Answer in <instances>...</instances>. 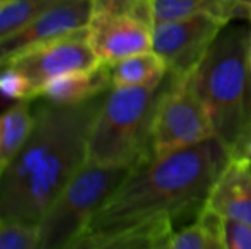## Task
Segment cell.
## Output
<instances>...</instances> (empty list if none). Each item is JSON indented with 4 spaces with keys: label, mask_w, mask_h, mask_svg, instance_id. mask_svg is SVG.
Wrapping results in <instances>:
<instances>
[{
    "label": "cell",
    "mask_w": 251,
    "mask_h": 249,
    "mask_svg": "<svg viewBox=\"0 0 251 249\" xmlns=\"http://www.w3.org/2000/svg\"><path fill=\"white\" fill-rule=\"evenodd\" d=\"M231 160L216 136L132 167L88 225L85 235L110 236L151 220L188 225L203 211L207 197Z\"/></svg>",
    "instance_id": "6da1fadb"
},
{
    "label": "cell",
    "mask_w": 251,
    "mask_h": 249,
    "mask_svg": "<svg viewBox=\"0 0 251 249\" xmlns=\"http://www.w3.org/2000/svg\"><path fill=\"white\" fill-rule=\"evenodd\" d=\"M107 92L78 104L41 98L34 106L31 136L0 172V220L41 222L85 164L90 131Z\"/></svg>",
    "instance_id": "7a4b0ae2"
},
{
    "label": "cell",
    "mask_w": 251,
    "mask_h": 249,
    "mask_svg": "<svg viewBox=\"0 0 251 249\" xmlns=\"http://www.w3.org/2000/svg\"><path fill=\"white\" fill-rule=\"evenodd\" d=\"M251 28L226 25L193 70L196 90L213 132L231 153L240 154L251 136Z\"/></svg>",
    "instance_id": "3957f363"
},
{
    "label": "cell",
    "mask_w": 251,
    "mask_h": 249,
    "mask_svg": "<svg viewBox=\"0 0 251 249\" xmlns=\"http://www.w3.org/2000/svg\"><path fill=\"white\" fill-rule=\"evenodd\" d=\"M171 78L168 72L147 85L112 87L91 126L85 163L135 167L153 157V123Z\"/></svg>",
    "instance_id": "277c9868"
},
{
    "label": "cell",
    "mask_w": 251,
    "mask_h": 249,
    "mask_svg": "<svg viewBox=\"0 0 251 249\" xmlns=\"http://www.w3.org/2000/svg\"><path fill=\"white\" fill-rule=\"evenodd\" d=\"M131 169L85 163L38 223V249H66L74 244Z\"/></svg>",
    "instance_id": "5b68a950"
},
{
    "label": "cell",
    "mask_w": 251,
    "mask_h": 249,
    "mask_svg": "<svg viewBox=\"0 0 251 249\" xmlns=\"http://www.w3.org/2000/svg\"><path fill=\"white\" fill-rule=\"evenodd\" d=\"M213 136L212 120L196 90L193 72L182 78L172 75L153 123V156H165Z\"/></svg>",
    "instance_id": "8992f818"
},
{
    "label": "cell",
    "mask_w": 251,
    "mask_h": 249,
    "mask_svg": "<svg viewBox=\"0 0 251 249\" xmlns=\"http://www.w3.org/2000/svg\"><path fill=\"white\" fill-rule=\"evenodd\" d=\"M0 62L1 68L12 66L29 79L35 98H38L41 88L51 78L69 72L88 70L101 63L90 45L88 26L28 47Z\"/></svg>",
    "instance_id": "52a82bcc"
},
{
    "label": "cell",
    "mask_w": 251,
    "mask_h": 249,
    "mask_svg": "<svg viewBox=\"0 0 251 249\" xmlns=\"http://www.w3.org/2000/svg\"><path fill=\"white\" fill-rule=\"evenodd\" d=\"M231 22L209 13L159 22L153 28V51L176 78L190 75L203 60L222 29Z\"/></svg>",
    "instance_id": "ba28073f"
},
{
    "label": "cell",
    "mask_w": 251,
    "mask_h": 249,
    "mask_svg": "<svg viewBox=\"0 0 251 249\" xmlns=\"http://www.w3.org/2000/svg\"><path fill=\"white\" fill-rule=\"evenodd\" d=\"M91 18V0H59L18 32L0 40V60L28 47L87 28Z\"/></svg>",
    "instance_id": "9c48e42d"
},
{
    "label": "cell",
    "mask_w": 251,
    "mask_h": 249,
    "mask_svg": "<svg viewBox=\"0 0 251 249\" xmlns=\"http://www.w3.org/2000/svg\"><path fill=\"white\" fill-rule=\"evenodd\" d=\"M88 41L101 63L153 50V26L131 16H91Z\"/></svg>",
    "instance_id": "30bf717a"
},
{
    "label": "cell",
    "mask_w": 251,
    "mask_h": 249,
    "mask_svg": "<svg viewBox=\"0 0 251 249\" xmlns=\"http://www.w3.org/2000/svg\"><path fill=\"white\" fill-rule=\"evenodd\" d=\"M204 208L251 226V160L231 157L215 182Z\"/></svg>",
    "instance_id": "8fae6325"
},
{
    "label": "cell",
    "mask_w": 251,
    "mask_h": 249,
    "mask_svg": "<svg viewBox=\"0 0 251 249\" xmlns=\"http://www.w3.org/2000/svg\"><path fill=\"white\" fill-rule=\"evenodd\" d=\"M110 88V66L100 63L88 70H76L51 78L41 88L38 98L54 104H78L104 94Z\"/></svg>",
    "instance_id": "7c38bea8"
},
{
    "label": "cell",
    "mask_w": 251,
    "mask_h": 249,
    "mask_svg": "<svg viewBox=\"0 0 251 249\" xmlns=\"http://www.w3.org/2000/svg\"><path fill=\"white\" fill-rule=\"evenodd\" d=\"M34 100L15 101L0 117V172L18 156L34 129Z\"/></svg>",
    "instance_id": "4fadbf2b"
},
{
    "label": "cell",
    "mask_w": 251,
    "mask_h": 249,
    "mask_svg": "<svg viewBox=\"0 0 251 249\" xmlns=\"http://www.w3.org/2000/svg\"><path fill=\"white\" fill-rule=\"evenodd\" d=\"M199 13H209L226 22L249 18L240 0H154L156 23L182 19Z\"/></svg>",
    "instance_id": "5bb4252c"
},
{
    "label": "cell",
    "mask_w": 251,
    "mask_h": 249,
    "mask_svg": "<svg viewBox=\"0 0 251 249\" xmlns=\"http://www.w3.org/2000/svg\"><path fill=\"white\" fill-rule=\"evenodd\" d=\"M110 66L112 87H137L162 81L168 75L163 59L153 50L118 60Z\"/></svg>",
    "instance_id": "9a60e30c"
},
{
    "label": "cell",
    "mask_w": 251,
    "mask_h": 249,
    "mask_svg": "<svg viewBox=\"0 0 251 249\" xmlns=\"http://www.w3.org/2000/svg\"><path fill=\"white\" fill-rule=\"evenodd\" d=\"M169 248L225 249L222 217L207 208H203L196 220L172 232Z\"/></svg>",
    "instance_id": "2e32d148"
},
{
    "label": "cell",
    "mask_w": 251,
    "mask_h": 249,
    "mask_svg": "<svg viewBox=\"0 0 251 249\" xmlns=\"http://www.w3.org/2000/svg\"><path fill=\"white\" fill-rule=\"evenodd\" d=\"M59 0H0V40L18 32Z\"/></svg>",
    "instance_id": "e0dca14e"
},
{
    "label": "cell",
    "mask_w": 251,
    "mask_h": 249,
    "mask_svg": "<svg viewBox=\"0 0 251 249\" xmlns=\"http://www.w3.org/2000/svg\"><path fill=\"white\" fill-rule=\"evenodd\" d=\"M91 16H131L154 28V0H91Z\"/></svg>",
    "instance_id": "ac0fdd59"
},
{
    "label": "cell",
    "mask_w": 251,
    "mask_h": 249,
    "mask_svg": "<svg viewBox=\"0 0 251 249\" xmlns=\"http://www.w3.org/2000/svg\"><path fill=\"white\" fill-rule=\"evenodd\" d=\"M38 223L0 220V249H38Z\"/></svg>",
    "instance_id": "d6986e66"
},
{
    "label": "cell",
    "mask_w": 251,
    "mask_h": 249,
    "mask_svg": "<svg viewBox=\"0 0 251 249\" xmlns=\"http://www.w3.org/2000/svg\"><path fill=\"white\" fill-rule=\"evenodd\" d=\"M0 90L4 98L13 101L35 100L34 88L29 79L12 66H3L0 75Z\"/></svg>",
    "instance_id": "ffe728a7"
},
{
    "label": "cell",
    "mask_w": 251,
    "mask_h": 249,
    "mask_svg": "<svg viewBox=\"0 0 251 249\" xmlns=\"http://www.w3.org/2000/svg\"><path fill=\"white\" fill-rule=\"evenodd\" d=\"M225 249H251V226L222 217Z\"/></svg>",
    "instance_id": "44dd1931"
},
{
    "label": "cell",
    "mask_w": 251,
    "mask_h": 249,
    "mask_svg": "<svg viewBox=\"0 0 251 249\" xmlns=\"http://www.w3.org/2000/svg\"><path fill=\"white\" fill-rule=\"evenodd\" d=\"M171 235L172 233H169V235H166V236H163L162 239H159L153 247L150 249H171L169 248V241H171Z\"/></svg>",
    "instance_id": "7402d4cb"
},
{
    "label": "cell",
    "mask_w": 251,
    "mask_h": 249,
    "mask_svg": "<svg viewBox=\"0 0 251 249\" xmlns=\"http://www.w3.org/2000/svg\"><path fill=\"white\" fill-rule=\"evenodd\" d=\"M235 157H244V158H249L251 160V136L246 141V144L243 145V148H241V151H240V154L238 156H235Z\"/></svg>",
    "instance_id": "603a6c76"
},
{
    "label": "cell",
    "mask_w": 251,
    "mask_h": 249,
    "mask_svg": "<svg viewBox=\"0 0 251 249\" xmlns=\"http://www.w3.org/2000/svg\"><path fill=\"white\" fill-rule=\"evenodd\" d=\"M240 3H241V6L244 7V10L247 12V15L250 16V12H251V0H240Z\"/></svg>",
    "instance_id": "cb8c5ba5"
},
{
    "label": "cell",
    "mask_w": 251,
    "mask_h": 249,
    "mask_svg": "<svg viewBox=\"0 0 251 249\" xmlns=\"http://www.w3.org/2000/svg\"><path fill=\"white\" fill-rule=\"evenodd\" d=\"M250 65H251V47H250Z\"/></svg>",
    "instance_id": "d4e9b609"
},
{
    "label": "cell",
    "mask_w": 251,
    "mask_h": 249,
    "mask_svg": "<svg viewBox=\"0 0 251 249\" xmlns=\"http://www.w3.org/2000/svg\"><path fill=\"white\" fill-rule=\"evenodd\" d=\"M249 19H250V22H251V12H250V16H249Z\"/></svg>",
    "instance_id": "484cf974"
}]
</instances>
